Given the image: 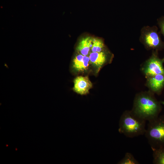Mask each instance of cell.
Returning <instances> with one entry per match:
<instances>
[{"mask_svg": "<svg viewBox=\"0 0 164 164\" xmlns=\"http://www.w3.org/2000/svg\"><path fill=\"white\" fill-rule=\"evenodd\" d=\"M161 104L154 94L149 90L142 91L136 94L131 111L138 117L149 122L159 116L162 109Z\"/></svg>", "mask_w": 164, "mask_h": 164, "instance_id": "obj_1", "label": "cell"}, {"mask_svg": "<svg viewBox=\"0 0 164 164\" xmlns=\"http://www.w3.org/2000/svg\"><path fill=\"white\" fill-rule=\"evenodd\" d=\"M146 121L131 110H125L120 117L118 132L126 137L133 138L144 135Z\"/></svg>", "mask_w": 164, "mask_h": 164, "instance_id": "obj_2", "label": "cell"}, {"mask_svg": "<svg viewBox=\"0 0 164 164\" xmlns=\"http://www.w3.org/2000/svg\"><path fill=\"white\" fill-rule=\"evenodd\" d=\"M144 135L152 149L164 148V115L149 121Z\"/></svg>", "mask_w": 164, "mask_h": 164, "instance_id": "obj_3", "label": "cell"}, {"mask_svg": "<svg viewBox=\"0 0 164 164\" xmlns=\"http://www.w3.org/2000/svg\"><path fill=\"white\" fill-rule=\"evenodd\" d=\"M139 40L148 50L159 51L164 50V41L162 40L161 34L156 26L143 27L140 31Z\"/></svg>", "mask_w": 164, "mask_h": 164, "instance_id": "obj_4", "label": "cell"}, {"mask_svg": "<svg viewBox=\"0 0 164 164\" xmlns=\"http://www.w3.org/2000/svg\"><path fill=\"white\" fill-rule=\"evenodd\" d=\"M158 51L152 50L151 56L141 65V70L145 78L156 74H164V63L159 56Z\"/></svg>", "mask_w": 164, "mask_h": 164, "instance_id": "obj_5", "label": "cell"}, {"mask_svg": "<svg viewBox=\"0 0 164 164\" xmlns=\"http://www.w3.org/2000/svg\"><path fill=\"white\" fill-rule=\"evenodd\" d=\"M146 78L145 85L149 91L154 94L160 95L164 88V74H158Z\"/></svg>", "mask_w": 164, "mask_h": 164, "instance_id": "obj_6", "label": "cell"}, {"mask_svg": "<svg viewBox=\"0 0 164 164\" xmlns=\"http://www.w3.org/2000/svg\"><path fill=\"white\" fill-rule=\"evenodd\" d=\"M91 63L98 71L112 57V55L106 50L100 52H90L88 55Z\"/></svg>", "mask_w": 164, "mask_h": 164, "instance_id": "obj_7", "label": "cell"}, {"mask_svg": "<svg viewBox=\"0 0 164 164\" xmlns=\"http://www.w3.org/2000/svg\"><path fill=\"white\" fill-rule=\"evenodd\" d=\"M73 82L74 91L81 95L88 94L92 86V83L87 76H78L74 79Z\"/></svg>", "mask_w": 164, "mask_h": 164, "instance_id": "obj_8", "label": "cell"}, {"mask_svg": "<svg viewBox=\"0 0 164 164\" xmlns=\"http://www.w3.org/2000/svg\"><path fill=\"white\" fill-rule=\"evenodd\" d=\"M90 63L88 56L78 53L73 59L72 67L77 71H84L88 69Z\"/></svg>", "mask_w": 164, "mask_h": 164, "instance_id": "obj_9", "label": "cell"}, {"mask_svg": "<svg viewBox=\"0 0 164 164\" xmlns=\"http://www.w3.org/2000/svg\"><path fill=\"white\" fill-rule=\"evenodd\" d=\"M93 37L87 36L81 38L76 47L78 53L83 55L88 56L92 46Z\"/></svg>", "mask_w": 164, "mask_h": 164, "instance_id": "obj_10", "label": "cell"}, {"mask_svg": "<svg viewBox=\"0 0 164 164\" xmlns=\"http://www.w3.org/2000/svg\"><path fill=\"white\" fill-rule=\"evenodd\" d=\"M153 163L164 164V148L152 149Z\"/></svg>", "mask_w": 164, "mask_h": 164, "instance_id": "obj_11", "label": "cell"}, {"mask_svg": "<svg viewBox=\"0 0 164 164\" xmlns=\"http://www.w3.org/2000/svg\"><path fill=\"white\" fill-rule=\"evenodd\" d=\"M105 50V45L103 40L98 38L93 37L91 52H100Z\"/></svg>", "mask_w": 164, "mask_h": 164, "instance_id": "obj_12", "label": "cell"}, {"mask_svg": "<svg viewBox=\"0 0 164 164\" xmlns=\"http://www.w3.org/2000/svg\"><path fill=\"white\" fill-rule=\"evenodd\" d=\"M118 164H139V162L130 152L125 153L124 157L118 163Z\"/></svg>", "mask_w": 164, "mask_h": 164, "instance_id": "obj_13", "label": "cell"}, {"mask_svg": "<svg viewBox=\"0 0 164 164\" xmlns=\"http://www.w3.org/2000/svg\"><path fill=\"white\" fill-rule=\"evenodd\" d=\"M157 24L160 29V32L164 38V16L158 18L157 20Z\"/></svg>", "mask_w": 164, "mask_h": 164, "instance_id": "obj_14", "label": "cell"}, {"mask_svg": "<svg viewBox=\"0 0 164 164\" xmlns=\"http://www.w3.org/2000/svg\"><path fill=\"white\" fill-rule=\"evenodd\" d=\"M160 102H161V104H162L164 105V101H161Z\"/></svg>", "mask_w": 164, "mask_h": 164, "instance_id": "obj_15", "label": "cell"}, {"mask_svg": "<svg viewBox=\"0 0 164 164\" xmlns=\"http://www.w3.org/2000/svg\"><path fill=\"white\" fill-rule=\"evenodd\" d=\"M163 59V61H164V56L162 58Z\"/></svg>", "mask_w": 164, "mask_h": 164, "instance_id": "obj_16", "label": "cell"}]
</instances>
